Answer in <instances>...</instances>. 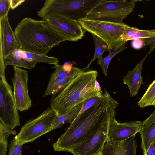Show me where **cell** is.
I'll return each mask as SVG.
<instances>
[{
	"instance_id": "1",
	"label": "cell",
	"mask_w": 155,
	"mask_h": 155,
	"mask_svg": "<svg viewBox=\"0 0 155 155\" xmlns=\"http://www.w3.org/2000/svg\"><path fill=\"white\" fill-rule=\"evenodd\" d=\"M119 104L104 89L102 98L74 120L53 144L54 150L70 152L89 138L112 117Z\"/></svg>"
},
{
	"instance_id": "2",
	"label": "cell",
	"mask_w": 155,
	"mask_h": 155,
	"mask_svg": "<svg viewBox=\"0 0 155 155\" xmlns=\"http://www.w3.org/2000/svg\"><path fill=\"white\" fill-rule=\"evenodd\" d=\"M15 38L21 50L46 55L53 47L66 41L51 24L45 20L26 17L14 29Z\"/></svg>"
},
{
	"instance_id": "3",
	"label": "cell",
	"mask_w": 155,
	"mask_h": 155,
	"mask_svg": "<svg viewBox=\"0 0 155 155\" xmlns=\"http://www.w3.org/2000/svg\"><path fill=\"white\" fill-rule=\"evenodd\" d=\"M98 74L96 70H82L65 87L52 95L50 105L57 116L68 112L90 98L103 95L95 86Z\"/></svg>"
},
{
	"instance_id": "4",
	"label": "cell",
	"mask_w": 155,
	"mask_h": 155,
	"mask_svg": "<svg viewBox=\"0 0 155 155\" xmlns=\"http://www.w3.org/2000/svg\"><path fill=\"white\" fill-rule=\"evenodd\" d=\"M100 0H46L37 12L44 20L65 17L76 20L85 19Z\"/></svg>"
},
{
	"instance_id": "5",
	"label": "cell",
	"mask_w": 155,
	"mask_h": 155,
	"mask_svg": "<svg viewBox=\"0 0 155 155\" xmlns=\"http://www.w3.org/2000/svg\"><path fill=\"white\" fill-rule=\"evenodd\" d=\"M136 0H100L85 19L122 24L134 11Z\"/></svg>"
},
{
	"instance_id": "6",
	"label": "cell",
	"mask_w": 155,
	"mask_h": 155,
	"mask_svg": "<svg viewBox=\"0 0 155 155\" xmlns=\"http://www.w3.org/2000/svg\"><path fill=\"white\" fill-rule=\"evenodd\" d=\"M85 31L93 34L107 44L112 51L119 49L127 43L121 40L126 24L84 19L78 21Z\"/></svg>"
},
{
	"instance_id": "7",
	"label": "cell",
	"mask_w": 155,
	"mask_h": 155,
	"mask_svg": "<svg viewBox=\"0 0 155 155\" xmlns=\"http://www.w3.org/2000/svg\"><path fill=\"white\" fill-rule=\"evenodd\" d=\"M57 114L51 107L46 109L36 118L26 122L14 138L24 144L33 142L50 131L52 121Z\"/></svg>"
},
{
	"instance_id": "8",
	"label": "cell",
	"mask_w": 155,
	"mask_h": 155,
	"mask_svg": "<svg viewBox=\"0 0 155 155\" xmlns=\"http://www.w3.org/2000/svg\"><path fill=\"white\" fill-rule=\"evenodd\" d=\"M0 120L13 129L20 125L12 87L7 81L5 74H0Z\"/></svg>"
},
{
	"instance_id": "9",
	"label": "cell",
	"mask_w": 155,
	"mask_h": 155,
	"mask_svg": "<svg viewBox=\"0 0 155 155\" xmlns=\"http://www.w3.org/2000/svg\"><path fill=\"white\" fill-rule=\"evenodd\" d=\"M13 69L14 75L12 81L17 108L20 111L28 110L32 105V100L28 90V71L15 66H13Z\"/></svg>"
},
{
	"instance_id": "10",
	"label": "cell",
	"mask_w": 155,
	"mask_h": 155,
	"mask_svg": "<svg viewBox=\"0 0 155 155\" xmlns=\"http://www.w3.org/2000/svg\"><path fill=\"white\" fill-rule=\"evenodd\" d=\"M115 117H111L91 137L75 147L70 153L73 155H97L101 153L107 140L110 122Z\"/></svg>"
},
{
	"instance_id": "11",
	"label": "cell",
	"mask_w": 155,
	"mask_h": 155,
	"mask_svg": "<svg viewBox=\"0 0 155 155\" xmlns=\"http://www.w3.org/2000/svg\"><path fill=\"white\" fill-rule=\"evenodd\" d=\"M143 126V122L140 121L121 123L117 122L114 117L110 122L107 140L115 143L120 142L136 135Z\"/></svg>"
},
{
	"instance_id": "12",
	"label": "cell",
	"mask_w": 155,
	"mask_h": 155,
	"mask_svg": "<svg viewBox=\"0 0 155 155\" xmlns=\"http://www.w3.org/2000/svg\"><path fill=\"white\" fill-rule=\"evenodd\" d=\"M66 38V41H76L84 37L85 31L78 21L65 17H50L45 19Z\"/></svg>"
},
{
	"instance_id": "13",
	"label": "cell",
	"mask_w": 155,
	"mask_h": 155,
	"mask_svg": "<svg viewBox=\"0 0 155 155\" xmlns=\"http://www.w3.org/2000/svg\"><path fill=\"white\" fill-rule=\"evenodd\" d=\"M1 45L2 57L4 59L20 47L14 32L10 26L8 16L0 20Z\"/></svg>"
},
{
	"instance_id": "14",
	"label": "cell",
	"mask_w": 155,
	"mask_h": 155,
	"mask_svg": "<svg viewBox=\"0 0 155 155\" xmlns=\"http://www.w3.org/2000/svg\"><path fill=\"white\" fill-rule=\"evenodd\" d=\"M135 136L118 143L107 140L102 150V155H136L137 143Z\"/></svg>"
},
{
	"instance_id": "15",
	"label": "cell",
	"mask_w": 155,
	"mask_h": 155,
	"mask_svg": "<svg viewBox=\"0 0 155 155\" xmlns=\"http://www.w3.org/2000/svg\"><path fill=\"white\" fill-rule=\"evenodd\" d=\"M148 55L147 54L133 69L128 71L122 79L124 84H126L128 87L130 96L134 97L138 94L143 83V79L141 76L142 70L144 62Z\"/></svg>"
},
{
	"instance_id": "16",
	"label": "cell",
	"mask_w": 155,
	"mask_h": 155,
	"mask_svg": "<svg viewBox=\"0 0 155 155\" xmlns=\"http://www.w3.org/2000/svg\"><path fill=\"white\" fill-rule=\"evenodd\" d=\"M82 71L81 69L73 66L70 73L66 77L48 84L42 97L53 95L60 92L68 85Z\"/></svg>"
},
{
	"instance_id": "17",
	"label": "cell",
	"mask_w": 155,
	"mask_h": 155,
	"mask_svg": "<svg viewBox=\"0 0 155 155\" xmlns=\"http://www.w3.org/2000/svg\"><path fill=\"white\" fill-rule=\"evenodd\" d=\"M4 61L5 66L12 65L29 69L35 68L37 64L33 61L23 57L20 49H15L11 54L5 58Z\"/></svg>"
},
{
	"instance_id": "18",
	"label": "cell",
	"mask_w": 155,
	"mask_h": 155,
	"mask_svg": "<svg viewBox=\"0 0 155 155\" xmlns=\"http://www.w3.org/2000/svg\"><path fill=\"white\" fill-rule=\"evenodd\" d=\"M153 30H141L126 25L120 37L122 40L127 42L130 40L146 39L150 37L153 34Z\"/></svg>"
},
{
	"instance_id": "19",
	"label": "cell",
	"mask_w": 155,
	"mask_h": 155,
	"mask_svg": "<svg viewBox=\"0 0 155 155\" xmlns=\"http://www.w3.org/2000/svg\"><path fill=\"white\" fill-rule=\"evenodd\" d=\"M83 102L77 105L68 112L55 117L52 123L50 131L60 128L66 123L71 124L78 115Z\"/></svg>"
},
{
	"instance_id": "20",
	"label": "cell",
	"mask_w": 155,
	"mask_h": 155,
	"mask_svg": "<svg viewBox=\"0 0 155 155\" xmlns=\"http://www.w3.org/2000/svg\"><path fill=\"white\" fill-rule=\"evenodd\" d=\"M139 132L141 138V148L145 155L155 136V123L143 126Z\"/></svg>"
},
{
	"instance_id": "21",
	"label": "cell",
	"mask_w": 155,
	"mask_h": 155,
	"mask_svg": "<svg viewBox=\"0 0 155 155\" xmlns=\"http://www.w3.org/2000/svg\"><path fill=\"white\" fill-rule=\"evenodd\" d=\"M73 66L72 64L68 63L63 65L54 66L52 68L54 70L51 74L48 84L66 77L70 73Z\"/></svg>"
},
{
	"instance_id": "22",
	"label": "cell",
	"mask_w": 155,
	"mask_h": 155,
	"mask_svg": "<svg viewBox=\"0 0 155 155\" xmlns=\"http://www.w3.org/2000/svg\"><path fill=\"white\" fill-rule=\"evenodd\" d=\"M137 104L142 108L150 106L155 107V80L149 85Z\"/></svg>"
},
{
	"instance_id": "23",
	"label": "cell",
	"mask_w": 155,
	"mask_h": 155,
	"mask_svg": "<svg viewBox=\"0 0 155 155\" xmlns=\"http://www.w3.org/2000/svg\"><path fill=\"white\" fill-rule=\"evenodd\" d=\"M94 41L95 45V52L94 56L92 59L85 68L81 69L82 71H87L89 69V67L91 63L96 59H98L102 57L103 53L105 51H108L110 50L106 44L101 40L97 38L95 36L92 34Z\"/></svg>"
},
{
	"instance_id": "24",
	"label": "cell",
	"mask_w": 155,
	"mask_h": 155,
	"mask_svg": "<svg viewBox=\"0 0 155 155\" xmlns=\"http://www.w3.org/2000/svg\"><path fill=\"white\" fill-rule=\"evenodd\" d=\"M22 56L25 58L33 61L37 63L43 62L54 66L59 64L58 59L55 57H48L47 55H40L27 52L21 50Z\"/></svg>"
},
{
	"instance_id": "25",
	"label": "cell",
	"mask_w": 155,
	"mask_h": 155,
	"mask_svg": "<svg viewBox=\"0 0 155 155\" xmlns=\"http://www.w3.org/2000/svg\"><path fill=\"white\" fill-rule=\"evenodd\" d=\"M127 48L124 44L119 49L112 51L111 50L108 51L109 54L105 58L103 57L98 59L97 63L101 67L103 74L105 76L107 75L108 69L109 64L114 57L122 52Z\"/></svg>"
},
{
	"instance_id": "26",
	"label": "cell",
	"mask_w": 155,
	"mask_h": 155,
	"mask_svg": "<svg viewBox=\"0 0 155 155\" xmlns=\"http://www.w3.org/2000/svg\"><path fill=\"white\" fill-rule=\"evenodd\" d=\"M13 129L0 120V141L8 142V139L12 134Z\"/></svg>"
},
{
	"instance_id": "27",
	"label": "cell",
	"mask_w": 155,
	"mask_h": 155,
	"mask_svg": "<svg viewBox=\"0 0 155 155\" xmlns=\"http://www.w3.org/2000/svg\"><path fill=\"white\" fill-rule=\"evenodd\" d=\"M24 144L18 141L14 137L8 145V155H21Z\"/></svg>"
},
{
	"instance_id": "28",
	"label": "cell",
	"mask_w": 155,
	"mask_h": 155,
	"mask_svg": "<svg viewBox=\"0 0 155 155\" xmlns=\"http://www.w3.org/2000/svg\"><path fill=\"white\" fill-rule=\"evenodd\" d=\"M102 97L103 95L101 97H94L84 101L78 115L74 120H77L83 113L98 102Z\"/></svg>"
},
{
	"instance_id": "29",
	"label": "cell",
	"mask_w": 155,
	"mask_h": 155,
	"mask_svg": "<svg viewBox=\"0 0 155 155\" xmlns=\"http://www.w3.org/2000/svg\"><path fill=\"white\" fill-rule=\"evenodd\" d=\"M10 8V0H0V20L8 15Z\"/></svg>"
},
{
	"instance_id": "30",
	"label": "cell",
	"mask_w": 155,
	"mask_h": 155,
	"mask_svg": "<svg viewBox=\"0 0 155 155\" xmlns=\"http://www.w3.org/2000/svg\"><path fill=\"white\" fill-rule=\"evenodd\" d=\"M153 30L154 33L153 35L150 37L145 39L146 43L150 47L149 51L147 53L148 55L155 49V29Z\"/></svg>"
},
{
	"instance_id": "31",
	"label": "cell",
	"mask_w": 155,
	"mask_h": 155,
	"mask_svg": "<svg viewBox=\"0 0 155 155\" xmlns=\"http://www.w3.org/2000/svg\"><path fill=\"white\" fill-rule=\"evenodd\" d=\"M143 126L155 123V110L148 118L143 121Z\"/></svg>"
},
{
	"instance_id": "32",
	"label": "cell",
	"mask_w": 155,
	"mask_h": 155,
	"mask_svg": "<svg viewBox=\"0 0 155 155\" xmlns=\"http://www.w3.org/2000/svg\"><path fill=\"white\" fill-rule=\"evenodd\" d=\"M142 39H139L133 40L132 42V46L133 48L138 49L141 48L143 44Z\"/></svg>"
},
{
	"instance_id": "33",
	"label": "cell",
	"mask_w": 155,
	"mask_h": 155,
	"mask_svg": "<svg viewBox=\"0 0 155 155\" xmlns=\"http://www.w3.org/2000/svg\"><path fill=\"white\" fill-rule=\"evenodd\" d=\"M8 142H0V155H6Z\"/></svg>"
},
{
	"instance_id": "34",
	"label": "cell",
	"mask_w": 155,
	"mask_h": 155,
	"mask_svg": "<svg viewBox=\"0 0 155 155\" xmlns=\"http://www.w3.org/2000/svg\"><path fill=\"white\" fill-rule=\"evenodd\" d=\"M145 155H155V136Z\"/></svg>"
},
{
	"instance_id": "35",
	"label": "cell",
	"mask_w": 155,
	"mask_h": 155,
	"mask_svg": "<svg viewBox=\"0 0 155 155\" xmlns=\"http://www.w3.org/2000/svg\"><path fill=\"white\" fill-rule=\"evenodd\" d=\"M25 1V0H10L11 8L12 9H14Z\"/></svg>"
},
{
	"instance_id": "36",
	"label": "cell",
	"mask_w": 155,
	"mask_h": 155,
	"mask_svg": "<svg viewBox=\"0 0 155 155\" xmlns=\"http://www.w3.org/2000/svg\"><path fill=\"white\" fill-rule=\"evenodd\" d=\"M95 86L97 90L99 92L103 93V92L101 91V88L99 85V84L97 80L95 82Z\"/></svg>"
},
{
	"instance_id": "37",
	"label": "cell",
	"mask_w": 155,
	"mask_h": 155,
	"mask_svg": "<svg viewBox=\"0 0 155 155\" xmlns=\"http://www.w3.org/2000/svg\"><path fill=\"white\" fill-rule=\"evenodd\" d=\"M97 155H102V154L101 153H100Z\"/></svg>"
}]
</instances>
